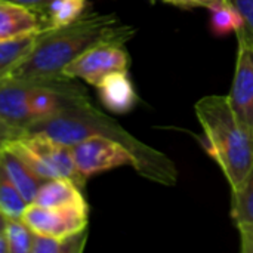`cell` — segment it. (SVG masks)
Returning a JSON list of instances; mask_svg holds the SVG:
<instances>
[{"instance_id":"obj_1","label":"cell","mask_w":253,"mask_h":253,"mask_svg":"<svg viewBox=\"0 0 253 253\" xmlns=\"http://www.w3.org/2000/svg\"><path fill=\"white\" fill-rule=\"evenodd\" d=\"M133 33L132 27L120 25L114 15L84 13L68 25L39 31L31 50L3 77L22 82L65 77L62 68L92 44L108 39L126 42Z\"/></svg>"},{"instance_id":"obj_2","label":"cell","mask_w":253,"mask_h":253,"mask_svg":"<svg viewBox=\"0 0 253 253\" xmlns=\"http://www.w3.org/2000/svg\"><path fill=\"white\" fill-rule=\"evenodd\" d=\"M25 135H42L64 145L73 147L92 135H105L126 145L136 157V172L162 185H175L178 172L173 162L162 151L144 144L132 133L125 130L114 119L99 111L90 99L70 107L62 113L31 122Z\"/></svg>"},{"instance_id":"obj_3","label":"cell","mask_w":253,"mask_h":253,"mask_svg":"<svg viewBox=\"0 0 253 253\" xmlns=\"http://www.w3.org/2000/svg\"><path fill=\"white\" fill-rule=\"evenodd\" d=\"M194 111L208 154L222 170L231 191L236 190L253 165V130L237 117L224 95L203 96L196 102Z\"/></svg>"},{"instance_id":"obj_4","label":"cell","mask_w":253,"mask_h":253,"mask_svg":"<svg viewBox=\"0 0 253 253\" xmlns=\"http://www.w3.org/2000/svg\"><path fill=\"white\" fill-rule=\"evenodd\" d=\"M125 43L117 39L98 42L67 64L62 68V74L68 79H80L96 87L105 76L116 71H127L129 56L123 47Z\"/></svg>"},{"instance_id":"obj_5","label":"cell","mask_w":253,"mask_h":253,"mask_svg":"<svg viewBox=\"0 0 253 253\" xmlns=\"http://www.w3.org/2000/svg\"><path fill=\"white\" fill-rule=\"evenodd\" d=\"M79 173L87 179L93 175L120 168H138L135 154L122 142L105 135H92L71 147Z\"/></svg>"},{"instance_id":"obj_6","label":"cell","mask_w":253,"mask_h":253,"mask_svg":"<svg viewBox=\"0 0 253 253\" xmlns=\"http://www.w3.org/2000/svg\"><path fill=\"white\" fill-rule=\"evenodd\" d=\"M87 213L89 209L84 208H43L30 203L21 219L34 234L64 239L86 230Z\"/></svg>"},{"instance_id":"obj_7","label":"cell","mask_w":253,"mask_h":253,"mask_svg":"<svg viewBox=\"0 0 253 253\" xmlns=\"http://www.w3.org/2000/svg\"><path fill=\"white\" fill-rule=\"evenodd\" d=\"M237 39L239 50L228 101L237 117L253 130V46Z\"/></svg>"},{"instance_id":"obj_8","label":"cell","mask_w":253,"mask_h":253,"mask_svg":"<svg viewBox=\"0 0 253 253\" xmlns=\"http://www.w3.org/2000/svg\"><path fill=\"white\" fill-rule=\"evenodd\" d=\"M22 139L46 162V165L56 173V176L68 178L79 187L84 185L86 179L79 173L76 168L71 147L42 135H25Z\"/></svg>"},{"instance_id":"obj_9","label":"cell","mask_w":253,"mask_h":253,"mask_svg":"<svg viewBox=\"0 0 253 253\" xmlns=\"http://www.w3.org/2000/svg\"><path fill=\"white\" fill-rule=\"evenodd\" d=\"M30 82L0 79V119L25 130L33 122L30 107Z\"/></svg>"},{"instance_id":"obj_10","label":"cell","mask_w":253,"mask_h":253,"mask_svg":"<svg viewBox=\"0 0 253 253\" xmlns=\"http://www.w3.org/2000/svg\"><path fill=\"white\" fill-rule=\"evenodd\" d=\"M96 89L102 105L111 113L125 114L136 105L138 96L127 71H116L105 76L96 84Z\"/></svg>"},{"instance_id":"obj_11","label":"cell","mask_w":253,"mask_h":253,"mask_svg":"<svg viewBox=\"0 0 253 253\" xmlns=\"http://www.w3.org/2000/svg\"><path fill=\"white\" fill-rule=\"evenodd\" d=\"M40 31L39 15L15 1L0 0V42Z\"/></svg>"},{"instance_id":"obj_12","label":"cell","mask_w":253,"mask_h":253,"mask_svg":"<svg viewBox=\"0 0 253 253\" xmlns=\"http://www.w3.org/2000/svg\"><path fill=\"white\" fill-rule=\"evenodd\" d=\"M82 187H79L74 181L68 178H52L44 181L36 197L34 205L43 206V208H87V203L82 194Z\"/></svg>"},{"instance_id":"obj_13","label":"cell","mask_w":253,"mask_h":253,"mask_svg":"<svg viewBox=\"0 0 253 253\" xmlns=\"http://www.w3.org/2000/svg\"><path fill=\"white\" fill-rule=\"evenodd\" d=\"M0 166L24 200L33 203L43 181L7 147L0 151Z\"/></svg>"},{"instance_id":"obj_14","label":"cell","mask_w":253,"mask_h":253,"mask_svg":"<svg viewBox=\"0 0 253 253\" xmlns=\"http://www.w3.org/2000/svg\"><path fill=\"white\" fill-rule=\"evenodd\" d=\"M86 9L87 0H52L37 13L40 19V31L68 25L84 15Z\"/></svg>"},{"instance_id":"obj_15","label":"cell","mask_w":253,"mask_h":253,"mask_svg":"<svg viewBox=\"0 0 253 253\" xmlns=\"http://www.w3.org/2000/svg\"><path fill=\"white\" fill-rule=\"evenodd\" d=\"M231 193V216L236 225L253 224V165L243 182Z\"/></svg>"},{"instance_id":"obj_16","label":"cell","mask_w":253,"mask_h":253,"mask_svg":"<svg viewBox=\"0 0 253 253\" xmlns=\"http://www.w3.org/2000/svg\"><path fill=\"white\" fill-rule=\"evenodd\" d=\"M84 242H86V230L64 239L34 234L31 253H80L84 248Z\"/></svg>"},{"instance_id":"obj_17","label":"cell","mask_w":253,"mask_h":253,"mask_svg":"<svg viewBox=\"0 0 253 253\" xmlns=\"http://www.w3.org/2000/svg\"><path fill=\"white\" fill-rule=\"evenodd\" d=\"M36 36L37 33H33L13 40L0 42V79L31 50Z\"/></svg>"},{"instance_id":"obj_18","label":"cell","mask_w":253,"mask_h":253,"mask_svg":"<svg viewBox=\"0 0 253 253\" xmlns=\"http://www.w3.org/2000/svg\"><path fill=\"white\" fill-rule=\"evenodd\" d=\"M211 27L215 34L224 36L237 33L242 28V18L239 12L225 0L215 1L211 7Z\"/></svg>"},{"instance_id":"obj_19","label":"cell","mask_w":253,"mask_h":253,"mask_svg":"<svg viewBox=\"0 0 253 253\" xmlns=\"http://www.w3.org/2000/svg\"><path fill=\"white\" fill-rule=\"evenodd\" d=\"M9 253H31L34 233L21 218H7L4 227Z\"/></svg>"},{"instance_id":"obj_20","label":"cell","mask_w":253,"mask_h":253,"mask_svg":"<svg viewBox=\"0 0 253 253\" xmlns=\"http://www.w3.org/2000/svg\"><path fill=\"white\" fill-rule=\"evenodd\" d=\"M28 203L9 181L4 170L0 166V211L7 218H21Z\"/></svg>"},{"instance_id":"obj_21","label":"cell","mask_w":253,"mask_h":253,"mask_svg":"<svg viewBox=\"0 0 253 253\" xmlns=\"http://www.w3.org/2000/svg\"><path fill=\"white\" fill-rule=\"evenodd\" d=\"M242 18V28L236 33L237 37L246 40L253 46V0H225Z\"/></svg>"},{"instance_id":"obj_22","label":"cell","mask_w":253,"mask_h":253,"mask_svg":"<svg viewBox=\"0 0 253 253\" xmlns=\"http://www.w3.org/2000/svg\"><path fill=\"white\" fill-rule=\"evenodd\" d=\"M22 136H24V129L16 127L0 119V151L6 148L12 141L19 139Z\"/></svg>"},{"instance_id":"obj_23","label":"cell","mask_w":253,"mask_h":253,"mask_svg":"<svg viewBox=\"0 0 253 253\" xmlns=\"http://www.w3.org/2000/svg\"><path fill=\"white\" fill-rule=\"evenodd\" d=\"M240 239H242V252L253 253V224L239 225Z\"/></svg>"},{"instance_id":"obj_24","label":"cell","mask_w":253,"mask_h":253,"mask_svg":"<svg viewBox=\"0 0 253 253\" xmlns=\"http://www.w3.org/2000/svg\"><path fill=\"white\" fill-rule=\"evenodd\" d=\"M179 7H211L218 0H162Z\"/></svg>"},{"instance_id":"obj_25","label":"cell","mask_w":253,"mask_h":253,"mask_svg":"<svg viewBox=\"0 0 253 253\" xmlns=\"http://www.w3.org/2000/svg\"><path fill=\"white\" fill-rule=\"evenodd\" d=\"M10 1H15L18 4H22L31 10H34L36 13H39L42 9H44L52 0H10Z\"/></svg>"},{"instance_id":"obj_26","label":"cell","mask_w":253,"mask_h":253,"mask_svg":"<svg viewBox=\"0 0 253 253\" xmlns=\"http://www.w3.org/2000/svg\"><path fill=\"white\" fill-rule=\"evenodd\" d=\"M0 253H9V246H7V240H6L4 231L0 233Z\"/></svg>"},{"instance_id":"obj_27","label":"cell","mask_w":253,"mask_h":253,"mask_svg":"<svg viewBox=\"0 0 253 253\" xmlns=\"http://www.w3.org/2000/svg\"><path fill=\"white\" fill-rule=\"evenodd\" d=\"M6 222H7V216L0 211V233H3V231H4Z\"/></svg>"}]
</instances>
